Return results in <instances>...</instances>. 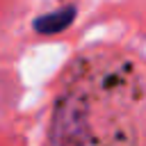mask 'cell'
Returning a JSON list of instances; mask_svg holds the SVG:
<instances>
[{
  "label": "cell",
  "instance_id": "cell-1",
  "mask_svg": "<svg viewBox=\"0 0 146 146\" xmlns=\"http://www.w3.org/2000/svg\"><path fill=\"white\" fill-rule=\"evenodd\" d=\"M87 139V110L78 96L59 100L52 116V144L55 146H82Z\"/></svg>",
  "mask_w": 146,
  "mask_h": 146
},
{
  "label": "cell",
  "instance_id": "cell-2",
  "mask_svg": "<svg viewBox=\"0 0 146 146\" xmlns=\"http://www.w3.org/2000/svg\"><path fill=\"white\" fill-rule=\"evenodd\" d=\"M75 18V7H64V9H57V11H50V14H43L39 16L32 27L39 32V34H55V32H62L66 30Z\"/></svg>",
  "mask_w": 146,
  "mask_h": 146
}]
</instances>
